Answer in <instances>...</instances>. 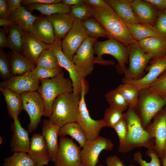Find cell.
Wrapping results in <instances>:
<instances>
[{
  "label": "cell",
  "mask_w": 166,
  "mask_h": 166,
  "mask_svg": "<svg viewBox=\"0 0 166 166\" xmlns=\"http://www.w3.org/2000/svg\"><path fill=\"white\" fill-rule=\"evenodd\" d=\"M90 7L92 17L101 25L108 38L115 39L127 47L138 44L130 33L126 22L108 4L103 8Z\"/></svg>",
  "instance_id": "6da1fadb"
},
{
  "label": "cell",
  "mask_w": 166,
  "mask_h": 166,
  "mask_svg": "<svg viewBox=\"0 0 166 166\" xmlns=\"http://www.w3.org/2000/svg\"><path fill=\"white\" fill-rule=\"evenodd\" d=\"M125 113L127 126V136L123 146L118 148L119 152H126L142 147L148 149H154V139L144 127L136 108L128 107Z\"/></svg>",
  "instance_id": "7a4b0ae2"
},
{
  "label": "cell",
  "mask_w": 166,
  "mask_h": 166,
  "mask_svg": "<svg viewBox=\"0 0 166 166\" xmlns=\"http://www.w3.org/2000/svg\"><path fill=\"white\" fill-rule=\"evenodd\" d=\"M80 97L81 95L73 92L58 96L53 102L49 119L60 127L67 123L76 122Z\"/></svg>",
  "instance_id": "3957f363"
},
{
  "label": "cell",
  "mask_w": 166,
  "mask_h": 166,
  "mask_svg": "<svg viewBox=\"0 0 166 166\" xmlns=\"http://www.w3.org/2000/svg\"><path fill=\"white\" fill-rule=\"evenodd\" d=\"M40 81L41 85L37 91L44 103V116L49 118L55 99L63 94L73 92L72 83L70 79L65 77L62 71L54 77L42 80Z\"/></svg>",
  "instance_id": "277c9868"
},
{
  "label": "cell",
  "mask_w": 166,
  "mask_h": 166,
  "mask_svg": "<svg viewBox=\"0 0 166 166\" xmlns=\"http://www.w3.org/2000/svg\"><path fill=\"white\" fill-rule=\"evenodd\" d=\"M94 54V64L104 65H114L111 60L103 59L102 56L105 54L113 56L118 61L117 70L124 73L126 68L125 64L128 58V47L118 41L112 38L104 41H97L93 46Z\"/></svg>",
  "instance_id": "5b68a950"
},
{
  "label": "cell",
  "mask_w": 166,
  "mask_h": 166,
  "mask_svg": "<svg viewBox=\"0 0 166 166\" xmlns=\"http://www.w3.org/2000/svg\"><path fill=\"white\" fill-rule=\"evenodd\" d=\"M166 105V101L164 99L151 92L148 88L139 90L136 109L144 128Z\"/></svg>",
  "instance_id": "8992f818"
},
{
  "label": "cell",
  "mask_w": 166,
  "mask_h": 166,
  "mask_svg": "<svg viewBox=\"0 0 166 166\" xmlns=\"http://www.w3.org/2000/svg\"><path fill=\"white\" fill-rule=\"evenodd\" d=\"M87 81H82L81 92L79 104V110L76 122L81 127L87 140H93L99 136L101 129L105 127L102 119L95 120L90 116L85 101V96L88 91Z\"/></svg>",
  "instance_id": "52a82bcc"
},
{
  "label": "cell",
  "mask_w": 166,
  "mask_h": 166,
  "mask_svg": "<svg viewBox=\"0 0 166 166\" xmlns=\"http://www.w3.org/2000/svg\"><path fill=\"white\" fill-rule=\"evenodd\" d=\"M128 47L129 65L124 73V77L122 81L142 78L144 76V70L147 64L152 59V55L145 52L139 44H134Z\"/></svg>",
  "instance_id": "ba28073f"
},
{
  "label": "cell",
  "mask_w": 166,
  "mask_h": 166,
  "mask_svg": "<svg viewBox=\"0 0 166 166\" xmlns=\"http://www.w3.org/2000/svg\"><path fill=\"white\" fill-rule=\"evenodd\" d=\"M23 110L28 114L30 120L27 125L29 132H34L38 128L41 117L44 116L45 105L37 91L24 92L20 94Z\"/></svg>",
  "instance_id": "9c48e42d"
},
{
  "label": "cell",
  "mask_w": 166,
  "mask_h": 166,
  "mask_svg": "<svg viewBox=\"0 0 166 166\" xmlns=\"http://www.w3.org/2000/svg\"><path fill=\"white\" fill-rule=\"evenodd\" d=\"M59 146L55 161V166H83L80 147L72 138L60 137Z\"/></svg>",
  "instance_id": "30bf717a"
},
{
  "label": "cell",
  "mask_w": 166,
  "mask_h": 166,
  "mask_svg": "<svg viewBox=\"0 0 166 166\" xmlns=\"http://www.w3.org/2000/svg\"><path fill=\"white\" fill-rule=\"evenodd\" d=\"M113 146L111 140L101 136H99L93 140H87L81 150L83 166H97L101 152L103 150H112Z\"/></svg>",
  "instance_id": "8fae6325"
},
{
  "label": "cell",
  "mask_w": 166,
  "mask_h": 166,
  "mask_svg": "<svg viewBox=\"0 0 166 166\" xmlns=\"http://www.w3.org/2000/svg\"><path fill=\"white\" fill-rule=\"evenodd\" d=\"M51 48L57 59L60 67L65 69L69 73L73 88V92L81 95L83 80L85 78L72 61L63 53L61 48V39L56 38L51 44Z\"/></svg>",
  "instance_id": "7c38bea8"
},
{
  "label": "cell",
  "mask_w": 166,
  "mask_h": 166,
  "mask_svg": "<svg viewBox=\"0 0 166 166\" xmlns=\"http://www.w3.org/2000/svg\"><path fill=\"white\" fill-rule=\"evenodd\" d=\"M98 38L89 37L81 44L73 56L72 61L85 77L94 69L93 46Z\"/></svg>",
  "instance_id": "4fadbf2b"
},
{
  "label": "cell",
  "mask_w": 166,
  "mask_h": 166,
  "mask_svg": "<svg viewBox=\"0 0 166 166\" xmlns=\"http://www.w3.org/2000/svg\"><path fill=\"white\" fill-rule=\"evenodd\" d=\"M89 37L81 21L75 19L71 28L61 41L62 51L71 61L82 43Z\"/></svg>",
  "instance_id": "5bb4252c"
},
{
  "label": "cell",
  "mask_w": 166,
  "mask_h": 166,
  "mask_svg": "<svg viewBox=\"0 0 166 166\" xmlns=\"http://www.w3.org/2000/svg\"><path fill=\"white\" fill-rule=\"evenodd\" d=\"M145 129L154 139V149L161 158L166 142V106L159 112Z\"/></svg>",
  "instance_id": "9a60e30c"
},
{
  "label": "cell",
  "mask_w": 166,
  "mask_h": 166,
  "mask_svg": "<svg viewBox=\"0 0 166 166\" xmlns=\"http://www.w3.org/2000/svg\"><path fill=\"white\" fill-rule=\"evenodd\" d=\"M40 82L32 75L30 71L21 75L12 76L3 80L0 83V87L9 89L21 94L37 91Z\"/></svg>",
  "instance_id": "2e32d148"
},
{
  "label": "cell",
  "mask_w": 166,
  "mask_h": 166,
  "mask_svg": "<svg viewBox=\"0 0 166 166\" xmlns=\"http://www.w3.org/2000/svg\"><path fill=\"white\" fill-rule=\"evenodd\" d=\"M148 73L142 78L135 80L122 81L135 87L138 90L148 88L166 70V57H165L153 59L146 68Z\"/></svg>",
  "instance_id": "e0dca14e"
},
{
  "label": "cell",
  "mask_w": 166,
  "mask_h": 166,
  "mask_svg": "<svg viewBox=\"0 0 166 166\" xmlns=\"http://www.w3.org/2000/svg\"><path fill=\"white\" fill-rule=\"evenodd\" d=\"M36 166L48 165L51 160L49 150L44 137L39 133H35L30 138L27 153Z\"/></svg>",
  "instance_id": "ac0fdd59"
},
{
  "label": "cell",
  "mask_w": 166,
  "mask_h": 166,
  "mask_svg": "<svg viewBox=\"0 0 166 166\" xmlns=\"http://www.w3.org/2000/svg\"><path fill=\"white\" fill-rule=\"evenodd\" d=\"M13 120L11 125L13 133L10 143V150L14 152L28 153L30 141L29 132L22 127L18 117H15Z\"/></svg>",
  "instance_id": "d6986e66"
},
{
  "label": "cell",
  "mask_w": 166,
  "mask_h": 166,
  "mask_svg": "<svg viewBox=\"0 0 166 166\" xmlns=\"http://www.w3.org/2000/svg\"><path fill=\"white\" fill-rule=\"evenodd\" d=\"M28 33L31 37L49 45L53 44L56 39L53 26L47 16L38 17Z\"/></svg>",
  "instance_id": "ffe728a7"
},
{
  "label": "cell",
  "mask_w": 166,
  "mask_h": 166,
  "mask_svg": "<svg viewBox=\"0 0 166 166\" xmlns=\"http://www.w3.org/2000/svg\"><path fill=\"white\" fill-rule=\"evenodd\" d=\"M60 128L49 119L42 121V135L49 150L51 160L53 163L59 148L58 137Z\"/></svg>",
  "instance_id": "44dd1931"
},
{
  "label": "cell",
  "mask_w": 166,
  "mask_h": 166,
  "mask_svg": "<svg viewBox=\"0 0 166 166\" xmlns=\"http://www.w3.org/2000/svg\"><path fill=\"white\" fill-rule=\"evenodd\" d=\"M51 47V45L46 44L25 32L22 53L36 66L37 60L42 52Z\"/></svg>",
  "instance_id": "7402d4cb"
},
{
  "label": "cell",
  "mask_w": 166,
  "mask_h": 166,
  "mask_svg": "<svg viewBox=\"0 0 166 166\" xmlns=\"http://www.w3.org/2000/svg\"><path fill=\"white\" fill-rule=\"evenodd\" d=\"M106 3L126 23H142L136 15L132 7V0H106Z\"/></svg>",
  "instance_id": "603a6c76"
},
{
  "label": "cell",
  "mask_w": 166,
  "mask_h": 166,
  "mask_svg": "<svg viewBox=\"0 0 166 166\" xmlns=\"http://www.w3.org/2000/svg\"><path fill=\"white\" fill-rule=\"evenodd\" d=\"M56 38H64L71 28L75 19L70 13L57 14L47 16Z\"/></svg>",
  "instance_id": "cb8c5ba5"
},
{
  "label": "cell",
  "mask_w": 166,
  "mask_h": 166,
  "mask_svg": "<svg viewBox=\"0 0 166 166\" xmlns=\"http://www.w3.org/2000/svg\"><path fill=\"white\" fill-rule=\"evenodd\" d=\"M140 46L147 53L151 54L152 59L165 57L166 54V39L152 37L139 42Z\"/></svg>",
  "instance_id": "d4e9b609"
},
{
  "label": "cell",
  "mask_w": 166,
  "mask_h": 166,
  "mask_svg": "<svg viewBox=\"0 0 166 166\" xmlns=\"http://www.w3.org/2000/svg\"><path fill=\"white\" fill-rule=\"evenodd\" d=\"M8 56L12 76L21 75L36 67L21 52L12 51Z\"/></svg>",
  "instance_id": "484cf974"
},
{
  "label": "cell",
  "mask_w": 166,
  "mask_h": 166,
  "mask_svg": "<svg viewBox=\"0 0 166 166\" xmlns=\"http://www.w3.org/2000/svg\"><path fill=\"white\" fill-rule=\"evenodd\" d=\"M131 6L138 18L144 24L153 22L157 16V13L152 5L144 0H132Z\"/></svg>",
  "instance_id": "4316f807"
},
{
  "label": "cell",
  "mask_w": 166,
  "mask_h": 166,
  "mask_svg": "<svg viewBox=\"0 0 166 166\" xmlns=\"http://www.w3.org/2000/svg\"><path fill=\"white\" fill-rule=\"evenodd\" d=\"M0 90L5 98L9 115L13 119L18 117L23 110L20 94L6 88L0 87Z\"/></svg>",
  "instance_id": "83f0119b"
},
{
  "label": "cell",
  "mask_w": 166,
  "mask_h": 166,
  "mask_svg": "<svg viewBox=\"0 0 166 166\" xmlns=\"http://www.w3.org/2000/svg\"><path fill=\"white\" fill-rule=\"evenodd\" d=\"M38 16H35L22 6L10 17L9 19L14 22L24 32L28 33Z\"/></svg>",
  "instance_id": "f1b7e54d"
},
{
  "label": "cell",
  "mask_w": 166,
  "mask_h": 166,
  "mask_svg": "<svg viewBox=\"0 0 166 166\" xmlns=\"http://www.w3.org/2000/svg\"><path fill=\"white\" fill-rule=\"evenodd\" d=\"M126 23L132 36L138 42L152 37L166 39V36L159 33L150 25L142 23L130 24Z\"/></svg>",
  "instance_id": "f546056e"
},
{
  "label": "cell",
  "mask_w": 166,
  "mask_h": 166,
  "mask_svg": "<svg viewBox=\"0 0 166 166\" xmlns=\"http://www.w3.org/2000/svg\"><path fill=\"white\" fill-rule=\"evenodd\" d=\"M67 135L70 136L79 144L81 148H83L87 139L79 125L76 122L67 123L60 127L59 136L64 137Z\"/></svg>",
  "instance_id": "4dcf8cb0"
},
{
  "label": "cell",
  "mask_w": 166,
  "mask_h": 166,
  "mask_svg": "<svg viewBox=\"0 0 166 166\" xmlns=\"http://www.w3.org/2000/svg\"><path fill=\"white\" fill-rule=\"evenodd\" d=\"M27 6L30 11L36 10L46 16L57 14L69 13L70 11V7L62 2L54 4H33Z\"/></svg>",
  "instance_id": "1f68e13d"
},
{
  "label": "cell",
  "mask_w": 166,
  "mask_h": 166,
  "mask_svg": "<svg viewBox=\"0 0 166 166\" xmlns=\"http://www.w3.org/2000/svg\"><path fill=\"white\" fill-rule=\"evenodd\" d=\"M24 33L17 24L8 26L7 47L22 53Z\"/></svg>",
  "instance_id": "d6a6232c"
},
{
  "label": "cell",
  "mask_w": 166,
  "mask_h": 166,
  "mask_svg": "<svg viewBox=\"0 0 166 166\" xmlns=\"http://www.w3.org/2000/svg\"><path fill=\"white\" fill-rule=\"evenodd\" d=\"M116 89L122 94L128 105V107L136 108L137 105L139 90L134 86L127 83H123Z\"/></svg>",
  "instance_id": "836d02e7"
},
{
  "label": "cell",
  "mask_w": 166,
  "mask_h": 166,
  "mask_svg": "<svg viewBox=\"0 0 166 166\" xmlns=\"http://www.w3.org/2000/svg\"><path fill=\"white\" fill-rule=\"evenodd\" d=\"M3 166H36V164L25 152H16L11 156L4 160Z\"/></svg>",
  "instance_id": "e575fe53"
},
{
  "label": "cell",
  "mask_w": 166,
  "mask_h": 166,
  "mask_svg": "<svg viewBox=\"0 0 166 166\" xmlns=\"http://www.w3.org/2000/svg\"><path fill=\"white\" fill-rule=\"evenodd\" d=\"M81 22L82 26L89 37L97 38L108 37L102 26L93 18H89Z\"/></svg>",
  "instance_id": "d590c367"
},
{
  "label": "cell",
  "mask_w": 166,
  "mask_h": 166,
  "mask_svg": "<svg viewBox=\"0 0 166 166\" xmlns=\"http://www.w3.org/2000/svg\"><path fill=\"white\" fill-rule=\"evenodd\" d=\"M36 67L49 69L60 67L57 57L51 47L42 52L37 60Z\"/></svg>",
  "instance_id": "8d00e7d4"
},
{
  "label": "cell",
  "mask_w": 166,
  "mask_h": 166,
  "mask_svg": "<svg viewBox=\"0 0 166 166\" xmlns=\"http://www.w3.org/2000/svg\"><path fill=\"white\" fill-rule=\"evenodd\" d=\"M123 111L118 108L109 106L105 111L102 120L105 127L113 128L123 118Z\"/></svg>",
  "instance_id": "74e56055"
},
{
  "label": "cell",
  "mask_w": 166,
  "mask_h": 166,
  "mask_svg": "<svg viewBox=\"0 0 166 166\" xmlns=\"http://www.w3.org/2000/svg\"><path fill=\"white\" fill-rule=\"evenodd\" d=\"M105 97L109 106L120 109L123 111L128 107L125 100L121 93L116 89L107 93L105 95Z\"/></svg>",
  "instance_id": "f35d334b"
},
{
  "label": "cell",
  "mask_w": 166,
  "mask_h": 166,
  "mask_svg": "<svg viewBox=\"0 0 166 166\" xmlns=\"http://www.w3.org/2000/svg\"><path fill=\"white\" fill-rule=\"evenodd\" d=\"M153 93L166 101V70L148 87Z\"/></svg>",
  "instance_id": "ab89813d"
},
{
  "label": "cell",
  "mask_w": 166,
  "mask_h": 166,
  "mask_svg": "<svg viewBox=\"0 0 166 166\" xmlns=\"http://www.w3.org/2000/svg\"><path fill=\"white\" fill-rule=\"evenodd\" d=\"M147 155L151 158L149 162H147L143 159L142 154L139 151L134 154L133 159L140 166H161L159 156L154 149H148Z\"/></svg>",
  "instance_id": "60d3db41"
},
{
  "label": "cell",
  "mask_w": 166,
  "mask_h": 166,
  "mask_svg": "<svg viewBox=\"0 0 166 166\" xmlns=\"http://www.w3.org/2000/svg\"><path fill=\"white\" fill-rule=\"evenodd\" d=\"M62 69L61 67L49 69L36 67L30 71V73L36 79L40 81L55 77L62 71Z\"/></svg>",
  "instance_id": "b9f144b4"
},
{
  "label": "cell",
  "mask_w": 166,
  "mask_h": 166,
  "mask_svg": "<svg viewBox=\"0 0 166 166\" xmlns=\"http://www.w3.org/2000/svg\"><path fill=\"white\" fill-rule=\"evenodd\" d=\"M70 13L75 19L81 21L92 17L90 6L84 2L82 4L70 6Z\"/></svg>",
  "instance_id": "7bdbcfd3"
},
{
  "label": "cell",
  "mask_w": 166,
  "mask_h": 166,
  "mask_svg": "<svg viewBox=\"0 0 166 166\" xmlns=\"http://www.w3.org/2000/svg\"><path fill=\"white\" fill-rule=\"evenodd\" d=\"M0 75L3 80L12 76L8 56L2 49L0 50Z\"/></svg>",
  "instance_id": "ee69618b"
},
{
  "label": "cell",
  "mask_w": 166,
  "mask_h": 166,
  "mask_svg": "<svg viewBox=\"0 0 166 166\" xmlns=\"http://www.w3.org/2000/svg\"><path fill=\"white\" fill-rule=\"evenodd\" d=\"M113 129L119 139L120 144L118 148L121 147L125 143L127 134V126L125 113H124L123 118L116 125Z\"/></svg>",
  "instance_id": "f6af8a7d"
},
{
  "label": "cell",
  "mask_w": 166,
  "mask_h": 166,
  "mask_svg": "<svg viewBox=\"0 0 166 166\" xmlns=\"http://www.w3.org/2000/svg\"><path fill=\"white\" fill-rule=\"evenodd\" d=\"M152 27L159 33L166 36V12L161 11L159 13L156 23Z\"/></svg>",
  "instance_id": "bcb514c9"
},
{
  "label": "cell",
  "mask_w": 166,
  "mask_h": 166,
  "mask_svg": "<svg viewBox=\"0 0 166 166\" xmlns=\"http://www.w3.org/2000/svg\"><path fill=\"white\" fill-rule=\"evenodd\" d=\"M22 0H7L8 10L6 19H9L10 17L22 6Z\"/></svg>",
  "instance_id": "7dc6e473"
},
{
  "label": "cell",
  "mask_w": 166,
  "mask_h": 166,
  "mask_svg": "<svg viewBox=\"0 0 166 166\" xmlns=\"http://www.w3.org/2000/svg\"><path fill=\"white\" fill-rule=\"evenodd\" d=\"M60 0H23L22 1V5H28L33 4H54L61 2Z\"/></svg>",
  "instance_id": "c3c4849f"
},
{
  "label": "cell",
  "mask_w": 166,
  "mask_h": 166,
  "mask_svg": "<svg viewBox=\"0 0 166 166\" xmlns=\"http://www.w3.org/2000/svg\"><path fill=\"white\" fill-rule=\"evenodd\" d=\"M105 162L107 166H124L123 161L116 155L107 157Z\"/></svg>",
  "instance_id": "681fc988"
},
{
  "label": "cell",
  "mask_w": 166,
  "mask_h": 166,
  "mask_svg": "<svg viewBox=\"0 0 166 166\" xmlns=\"http://www.w3.org/2000/svg\"><path fill=\"white\" fill-rule=\"evenodd\" d=\"M84 2L88 5L96 8H103L108 5L105 0H84Z\"/></svg>",
  "instance_id": "f907efd6"
},
{
  "label": "cell",
  "mask_w": 166,
  "mask_h": 166,
  "mask_svg": "<svg viewBox=\"0 0 166 166\" xmlns=\"http://www.w3.org/2000/svg\"><path fill=\"white\" fill-rule=\"evenodd\" d=\"M8 10L7 0H0V18H6Z\"/></svg>",
  "instance_id": "816d5d0a"
},
{
  "label": "cell",
  "mask_w": 166,
  "mask_h": 166,
  "mask_svg": "<svg viewBox=\"0 0 166 166\" xmlns=\"http://www.w3.org/2000/svg\"><path fill=\"white\" fill-rule=\"evenodd\" d=\"M6 30L0 29V47L1 49L7 47V37L6 36Z\"/></svg>",
  "instance_id": "f5cc1de1"
},
{
  "label": "cell",
  "mask_w": 166,
  "mask_h": 166,
  "mask_svg": "<svg viewBox=\"0 0 166 166\" xmlns=\"http://www.w3.org/2000/svg\"><path fill=\"white\" fill-rule=\"evenodd\" d=\"M144 1L162 10H164L165 0H145Z\"/></svg>",
  "instance_id": "db71d44e"
},
{
  "label": "cell",
  "mask_w": 166,
  "mask_h": 166,
  "mask_svg": "<svg viewBox=\"0 0 166 166\" xmlns=\"http://www.w3.org/2000/svg\"><path fill=\"white\" fill-rule=\"evenodd\" d=\"M61 2L70 7L82 4L84 3V0H63Z\"/></svg>",
  "instance_id": "11a10c76"
},
{
  "label": "cell",
  "mask_w": 166,
  "mask_h": 166,
  "mask_svg": "<svg viewBox=\"0 0 166 166\" xmlns=\"http://www.w3.org/2000/svg\"><path fill=\"white\" fill-rule=\"evenodd\" d=\"M14 24H16L10 19L6 18H0V26H9Z\"/></svg>",
  "instance_id": "9f6ffc18"
},
{
  "label": "cell",
  "mask_w": 166,
  "mask_h": 166,
  "mask_svg": "<svg viewBox=\"0 0 166 166\" xmlns=\"http://www.w3.org/2000/svg\"><path fill=\"white\" fill-rule=\"evenodd\" d=\"M163 166H166V157L163 156L161 158Z\"/></svg>",
  "instance_id": "6f0895ef"
},
{
  "label": "cell",
  "mask_w": 166,
  "mask_h": 166,
  "mask_svg": "<svg viewBox=\"0 0 166 166\" xmlns=\"http://www.w3.org/2000/svg\"><path fill=\"white\" fill-rule=\"evenodd\" d=\"M163 156L166 157V142L165 143V144L164 147V148L163 156L162 157H163Z\"/></svg>",
  "instance_id": "680465c9"
},
{
  "label": "cell",
  "mask_w": 166,
  "mask_h": 166,
  "mask_svg": "<svg viewBox=\"0 0 166 166\" xmlns=\"http://www.w3.org/2000/svg\"><path fill=\"white\" fill-rule=\"evenodd\" d=\"M164 10L166 12V0H165V6L164 8Z\"/></svg>",
  "instance_id": "91938a15"
},
{
  "label": "cell",
  "mask_w": 166,
  "mask_h": 166,
  "mask_svg": "<svg viewBox=\"0 0 166 166\" xmlns=\"http://www.w3.org/2000/svg\"><path fill=\"white\" fill-rule=\"evenodd\" d=\"M2 142V137H0V144H1Z\"/></svg>",
  "instance_id": "94428289"
},
{
  "label": "cell",
  "mask_w": 166,
  "mask_h": 166,
  "mask_svg": "<svg viewBox=\"0 0 166 166\" xmlns=\"http://www.w3.org/2000/svg\"><path fill=\"white\" fill-rule=\"evenodd\" d=\"M97 166H105L103 164H100L98 165Z\"/></svg>",
  "instance_id": "6125c7cd"
},
{
  "label": "cell",
  "mask_w": 166,
  "mask_h": 166,
  "mask_svg": "<svg viewBox=\"0 0 166 166\" xmlns=\"http://www.w3.org/2000/svg\"><path fill=\"white\" fill-rule=\"evenodd\" d=\"M128 166H135L133 165H130Z\"/></svg>",
  "instance_id": "be15d7a7"
},
{
  "label": "cell",
  "mask_w": 166,
  "mask_h": 166,
  "mask_svg": "<svg viewBox=\"0 0 166 166\" xmlns=\"http://www.w3.org/2000/svg\"><path fill=\"white\" fill-rule=\"evenodd\" d=\"M165 57H166V54L165 56Z\"/></svg>",
  "instance_id": "e7e4bbea"
}]
</instances>
